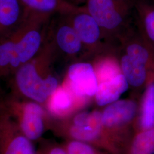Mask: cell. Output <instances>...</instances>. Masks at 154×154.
I'll return each instance as SVG.
<instances>
[{"instance_id":"obj_11","label":"cell","mask_w":154,"mask_h":154,"mask_svg":"<svg viewBox=\"0 0 154 154\" xmlns=\"http://www.w3.org/2000/svg\"><path fill=\"white\" fill-rule=\"evenodd\" d=\"M20 0H0V27L9 29L28 16Z\"/></svg>"},{"instance_id":"obj_5","label":"cell","mask_w":154,"mask_h":154,"mask_svg":"<svg viewBox=\"0 0 154 154\" xmlns=\"http://www.w3.org/2000/svg\"><path fill=\"white\" fill-rule=\"evenodd\" d=\"M68 77L72 92L77 97L83 99L95 96L99 82L91 64L85 62L72 64L69 69Z\"/></svg>"},{"instance_id":"obj_17","label":"cell","mask_w":154,"mask_h":154,"mask_svg":"<svg viewBox=\"0 0 154 154\" xmlns=\"http://www.w3.org/2000/svg\"><path fill=\"white\" fill-rule=\"evenodd\" d=\"M72 97L69 91L65 88H57L51 95L50 110L55 114H64L72 109Z\"/></svg>"},{"instance_id":"obj_1","label":"cell","mask_w":154,"mask_h":154,"mask_svg":"<svg viewBox=\"0 0 154 154\" xmlns=\"http://www.w3.org/2000/svg\"><path fill=\"white\" fill-rule=\"evenodd\" d=\"M69 132L75 140L100 144L111 152H118L116 143L105 131L102 121V113L99 111L78 114L73 119Z\"/></svg>"},{"instance_id":"obj_8","label":"cell","mask_w":154,"mask_h":154,"mask_svg":"<svg viewBox=\"0 0 154 154\" xmlns=\"http://www.w3.org/2000/svg\"><path fill=\"white\" fill-rule=\"evenodd\" d=\"M72 13V27L82 43L88 46L96 44L101 35V28L86 10L76 9Z\"/></svg>"},{"instance_id":"obj_13","label":"cell","mask_w":154,"mask_h":154,"mask_svg":"<svg viewBox=\"0 0 154 154\" xmlns=\"http://www.w3.org/2000/svg\"><path fill=\"white\" fill-rule=\"evenodd\" d=\"M56 40L59 48L67 54H77L82 47V43L72 26L64 25L59 28Z\"/></svg>"},{"instance_id":"obj_3","label":"cell","mask_w":154,"mask_h":154,"mask_svg":"<svg viewBox=\"0 0 154 154\" xmlns=\"http://www.w3.org/2000/svg\"><path fill=\"white\" fill-rule=\"evenodd\" d=\"M134 4L130 0H88L86 10L101 29L113 30L123 23Z\"/></svg>"},{"instance_id":"obj_18","label":"cell","mask_w":154,"mask_h":154,"mask_svg":"<svg viewBox=\"0 0 154 154\" xmlns=\"http://www.w3.org/2000/svg\"><path fill=\"white\" fill-rule=\"evenodd\" d=\"M5 154H34V151L28 139L20 137L12 141Z\"/></svg>"},{"instance_id":"obj_20","label":"cell","mask_w":154,"mask_h":154,"mask_svg":"<svg viewBox=\"0 0 154 154\" xmlns=\"http://www.w3.org/2000/svg\"><path fill=\"white\" fill-rule=\"evenodd\" d=\"M121 72H119V68L114 63H105L99 67V70L96 72L98 82H100L114 77Z\"/></svg>"},{"instance_id":"obj_10","label":"cell","mask_w":154,"mask_h":154,"mask_svg":"<svg viewBox=\"0 0 154 154\" xmlns=\"http://www.w3.org/2000/svg\"><path fill=\"white\" fill-rule=\"evenodd\" d=\"M42 110L38 105L30 103L26 105L22 122V128L29 139L35 140L39 138L44 130Z\"/></svg>"},{"instance_id":"obj_19","label":"cell","mask_w":154,"mask_h":154,"mask_svg":"<svg viewBox=\"0 0 154 154\" xmlns=\"http://www.w3.org/2000/svg\"><path fill=\"white\" fill-rule=\"evenodd\" d=\"M67 154H100L90 144L74 140L68 144Z\"/></svg>"},{"instance_id":"obj_2","label":"cell","mask_w":154,"mask_h":154,"mask_svg":"<svg viewBox=\"0 0 154 154\" xmlns=\"http://www.w3.org/2000/svg\"><path fill=\"white\" fill-rule=\"evenodd\" d=\"M16 80L22 93L39 103L44 102L51 97L58 85L55 77L41 78L35 65L29 62L20 67L17 73Z\"/></svg>"},{"instance_id":"obj_12","label":"cell","mask_w":154,"mask_h":154,"mask_svg":"<svg viewBox=\"0 0 154 154\" xmlns=\"http://www.w3.org/2000/svg\"><path fill=\"white\" fill-rule=\"evenodd\" d=\"M29 14L46 16L55 11L69 13L76 8L63 0H20Z\"/></svg>"},{"instance_id":"obj_6","label":"cell","mask_w":154,"mask_h":154,"mask_svg":"<svg viewBox=\"0 0 154 154\" xmlns=\"http://www.w3.org/2000/svg\"><path fill=\"white\" fill-rule=\"evenodd\" d=\"M9 42L12 58L11 67L16 68L29 62L36 54L41 46L42 37L38 31L33 30L16 42Z\"/></svg>"},{"instance_id":"obj_14","label":"cell","mask_w":154,"mask_h":154,"mask_svg":"<svg viewBox=\"0 0 154 154\" xmlns=\"http://www.w3.org/2000/svg\"><path fill=\"white\" fill-rule=\"evenodd\" d=\"M135 2L140 18L142 34L154 49V5L142 0Z\"/></svg>"},{"instance_id":"obj_21","label":"cell","mask_w":154,"mask_h":154,"mask_svg":"<svg viewBox=\"0 0 154 154\" xmlns=\"http://www.w3.org/2000/svg\"><path fill=\"white\" fill-rule=\"evenodd\" d=\"M50 154H67L66 152L60 148H55V149H53Z\"/></svg>"},{"instance_id":"obj_4","label":"cell","mask_w":154,"mask_h":154,"mask_svg":"<svg viewBox=\"0 0 154 154\" xmlns=\"http://www.w3.org/2000/svg\"><path fill=\"white\" fill-rule=\"evenodd\" d=\"M138 111V105L135 101L121 100L107 105L102 112L105 131L116 144L113 134L132 122Z\"/></svg>"},{"instance_id":"obj_22","label":"cell","mask_w":154,"mask_h":154,"mask_svg":"<svg viewBox=\"0 0 154 154\" xmlns=\"http://www.w3.org/2000/svg\"></svg>"},{"instance_id":"obj_9","label":"cell","mask_w":154,"mask_h":154,"mask_svg":"<svg viewBox=\"0 0 154 154\" xmlns=\"http://www.w3.org/2000/svg\"><path fill=\"white\" fill-rule=\"evenodd\" d=\"M128 86L126 79L122 72L99 82L94 96L96 103L100 106H104L115 102L122 94L126 91Z\"/></svg>"},{"instance_id":"obj_7","label":"cell","mask_w":154,"mask_h":154,"mask_svg":"<svg viewBox=\"0 0 154 154\" xmlns=\"http://www.w3.org/2000/svg\"><path fill=\"white\" fill-rule=\"evenodd\" d=\"M121 70L129 86L134 88H146L154 82V69L134 60L126 54L122 57Z\"/></svg>"},{"instance_id":"obj_15","label":"cell","mask_w":154,"mask_h":154,"mask_svg":"<svg viewBox=\"0 0 154 154\" xmlns=\"http://www.w3.org/2000/svg\"><path fill=\"white\" fill-rule=\"evenodd\" d=\"M139 124L141 130L154 127V82L146 88L141 105Z\"/></svg>"},{"instance_id":"obj_16","label":"cell","mask_w":154,"mask_h":154,"mask_svg":"<svg viewBox=\"0 0 154 154\" xmlns=\"http://www.w3.org/2000/svg\"><path fill=\"white\" fill-rule=\"evenodd\" d=\"M128 154H154V127L141 130L134 137Z\"/></svg>"}]
</instances>
